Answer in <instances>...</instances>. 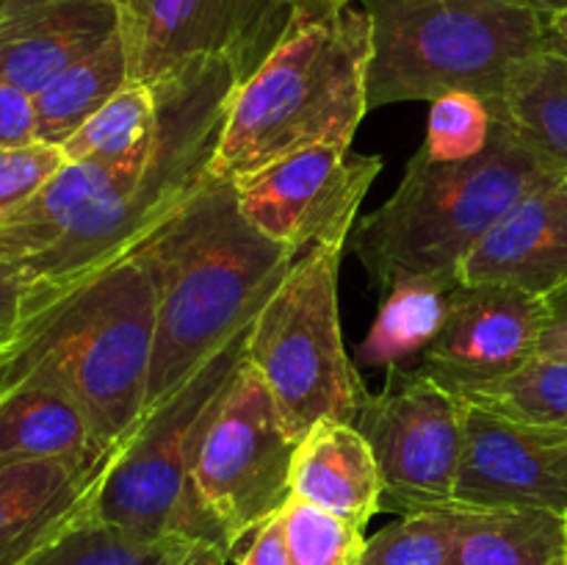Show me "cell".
Listing matches in <instances>:
<instances>
[{
	"mask_svg": "<svg viewBox=\"0 0 567 565\" xmlns=\"http://www.w3.org/2000/svg\"><path fill=\"white\" fill-rule=\"evenodd\" d=\"M64 164L66 155L59 144L33 142L0 150V222L28 203Z\"/></svg>",
	"mask_w": 567,
	"mask_h": 565,
	"instance_id": "obj_31",
	"label": "cell"
},
{
	"mask_svg": "<svg viewBox=\"0 0 567 565\" xmlns=\"http://www.w3.org/2000/svg\"><path fill=\"white\" fill-rule=\"evenodd\" d=\"M155 343V286L136 255L55 291H28L0 347V391L48 380L81 402L105 449L144 419Z\"/></svg>",
	"mask_w": 567,
	"mask_h": 565,
	"instance_id": "obj_2",
	"label": "cell"
},
{
	"mask_svg": "<svg viewBox=\"0 0 567 565\" xmlns=\"http://www.w3.org/2000/svg\"><path fill=\"white\" fill-rule=\"evenodd\" d=\"M33 142H39L33 94L0 81V150L25 147Z\"/></svg>",
	"mask_w": 567,
	"mask_h": 565,
	"instance_id": "obj_32",
	"label": "cell"
},
{
	"mask_svg": "<svg viewBox=\"0 0 567 565\" xmlns=\"http://www.w3.org/2000/svg\"><path fill=\"white\" fill-rule=\"evenodd\" d=\"M452 288L426 277H404L382 291V305L358 360L365 366L399 369L404 360L424 355L443 330Z\"/></svg>",
	"mask_w": 567,
	"mask_h": 565,
	"instance_id": "obj_24",
	"label": "cell"
},
{
	"mask_svg": "<svg viewBox=\"0 0 567 565\" xmlns=\"http://www.w3.org/2000/svg\"><path fill=\"white\" fill-rule=\"evenodd\" d=\"M230 554L208 541H194L177 565H227Z\"/></svg>",
	"mask_w": 567,
	"mask_h": 565,
	"instance_id": "obj_37",
	"label": "cell"
},
{
	"mask_svg": "<svg viewBox=\"0 0 567 565\" xmlns=\"http://www.w3.org/2000/svg\"><path fill=\"white\" fill-rule=\"evenodd\" d=\"M460 510L540 507L567 515V430L465 402Z\"/></svg>",
	"mask_w": 567,
	"mask_h": 565,
	"instance_id": "obj_14",
	"label": "cell"
},
{
	"mask_svg": "<svg viewBox=\"0 0 567 565\" xmlns=\"http://www.w3.org/2000/svg\"><path fill=\"white\" fill-rule=\"evenodd\" d=\"M341 247H310L291 264L247 338V360L299 438L324 419L358 421L365 399L338 316Z\"/></svg>",
	"mask_w": 567,
	"mask_h": 565,
	"instance_id": "obj_8",
	"label": "cell"
},
{
	"mask_svg": "<svg viewBox=\"0 0 567 565\" xmlns=\"http://www.w3.org/2000/svg\"><path fill=\"white\" fill-rule=\"evenodd\" d=\"M557 177L496 122L487 147L468 161H432L419 150L391 197L360 216L349 244L380 294L404 277L454 288L460 266L485 233Z\"/></svg>",
	"mask_w": 567,
	"mask_h": 565,
	"instance_id": "obj_4",
	"label": "cell"
},
{
	"mask_svg": "<svg viewBox=\"0 0 567 565\" xmlns=\"http://www.w3.org/2000/svg\"><path fill=\"white\" fill-rule=\"evenodd\" d=\"M493 125L491 105L480 94L446 92L432 100L421 150L432 161H468L487 147Z\"/></svg>",
	"mask_w": 567,
	"mask_h": 565,
	"instance_id": "obj_30",
	"label": "cell"
},
{
	"mask_svg": "<svg viewBox=\"0 0 567 565\" xmlns=\"http://www.w3.org/2000/svg\"><path fill=\"white\" fill-rule=\"evenodd\" d=\"M238 565H291L288 563L286 537H282L280 513L271 515L252 532V541H249L247 552L238 557Z\"/></svg>",
	"mask_w": 567,
	"mask_h": 565,
	"instance_id": "obj_35",
	"label": "cell"
},
{
	"mask_svg": "<svg viewBox=\"0 0 567 565\" xmlns=\"http://www.w3.org/2000/svg\"><path fill=\"white\" fill-rule=\"evenodd\" d=\"M125 83H131V72H127L125 44L116 31L97 50L66 66L42 92L33 94L37 138L61 147Z\"/></svg>",
	"mask_w": 567,
	"mask_h": 565,
	"instance_id": "obj_23",
	"label": "cell"
},
{
	"mask_svg": "<svg viewBox=\"0 0 567 565\" xmlns=\"http://www.w3.org/2000/svg\"><path fill=\"white\" fill-rule=\"evenodd\" d=\"M543 302H546V325H543L537 358L567 360V282L548 291Z\"/></svg>",
	"mask_w": 567,
	"mask_h": 565,
	"instance_id": "obj_34",
	"label": "cell"
},
{
	"mask_svg": "<svg viewBox=\"0 0 567 565\" xmlns=\"http://www.w3.org/2000/svg\"><path fill=\"white\" fill-rule=\"evenodd\" d=\"M457 282L513 286L540 294L567 282V181L526 194L485 233L460 266Z\"/></svg>",
	"mask_w": 567,
	"mask_h": 565,
	"instance_id": "obj_16",
	"label": "cell"
},
{
	"mask_svg": "<svg viewBox=\"0 0 567 565\" xmlns=\"http://www.w3.org/2000/svg\"><path fill=\"white\" fill-rule=\"evenodd\" d=\"M532 6H535L540 14L546 17H554V14H563V11H567V0H529Z\"/></svg>",
	"mask_w": 567,
	"mask_h": 565,
	"instance_id": "obj_39",
	"label": "cell"
},
{
	"mask_svg": "<svg viewBox=\"0 0 567 565\" xmlns=\"http://www.w3.org/2000/svg\"><path fill=\"white\" fill-rule=\"evenodd\" d=\"M374 452L382 510L399 515L460 510L454 502L465 435V402L415 366L391 369L354 421Z\"/></svg>",
	"mask_w": 567,
	"mask_h": 565,
	"instance_id": "obj_10",
	"label": "cell"
},
{
	"mask_svg": "<svg viewBox=\"0 0 567 565\" xmlns=\"http://www.w3.org/2000/svg\"><path fill=\"white\" fill-rule=\"evenodd\" d=\"M131 81L158 86L199 64L247 81L293 22L288 0H111Z\"/></svg>",
	"mask_w": 567,
	"mask_h": 565,
	"instance_id": "obj_11",
	"label": "cell"
},
{
	"mask_svg": "<svg viewBox=\"0 0 567 565\" xmlns=\"http://www.w3.org/2000/svg\"><path fill=\"white\" fill-rule=\"evenodd\" d=\"M158 122V94L147 83H125L64 144L66 161H127L147 153Z\"/></svg>",
	"mask_w": 567,
	"mask_h": 565,
	"instance_id": "obj_26",
	"label": "cell"
},
{
	"mask_svg": "<svg viewBox=\"0 0 567 565\" xmlns=\"http://www.w3.org/2000/svg\"><path fill=\"white\" fill-rule=\"evenodd\" d=\"M194 541L142 537L92 515V507L22 565H177Z\"/></svg>",
	"mask_w": 567,
	"mask_h": 565,
	"instance_id": "obj_25",
	"label": "cell"
},
{
	"mask_svg": "<svg viewBox=\"0 0 567 565\" xmlns=\"http://www.w3.org/2000/svg\"><path fill=\"white\" fill-rule=\"evenodd\" d=\"M120 31L111 0H3L0 81L37 94Z\"/></svg>",
	"mask_w": 567,
	"mask_h": 565,
	"instance_id": "obj_15",
	"label": "cell"
},
{
	"mask_svg": "<svg viewBox=\"0 0 567 565\" xmlns=\"http://www.w3.org/2000/svg\"><path fill=\"white\" fill-rule=\"evenodd\" d=\"M299 441L275 393L244 358L205 419L188 471L194 496L225 532L230 552L291 499Z\"/></svg>",
	"mask_w": 567,
	"mask_h": 565,
	"instance_id": "obj_9",
	"label": "cell"
},
{
	"mask_svg": "<svg viewBox=\"0 0 567 565\" xmlns=\"http://www.w3.org/2000/svg\"><path fill=\"white\" fill-rule=\"evenodd\" d=\"M291 565H360L365 552L363 530L305 499L291 496L280 510Z\"/></svg>",
	"mask_w": 567,
	"mask_h": 565,
	"instance_id": "obj_28",
	"label": "cell"
},
{
	"mask_svg": "<svg viewBox=\"0 0 567 565\" xmlns=\"http://www.w3.org/2000/svg\"><path fill=\"white\" fill-rule=\"evenodd\" d=\"M380 170L377 155L354 153L347 144H319L233 186L255 230L302 255L310 247H347Z\"/></svg>",
	"mask_w": 567,
	"mask_h": 565,
	"instance_id": "obj_12",
	"label": "cell"
},
{
	"mask_svg": "<svg viewBox=\"0 0 567 565\" xmlns=\"http://www.w3.org/2000/svg\"><path fill=\"white\" fill-rule=\"evenodd\" d=\"M546 302L540 294L513 286L457 282L449 294V316L419 369L446 391L468 399L518 374L537 358Z\"/></svg>",
	"mask_w": 567,
	"mask_h": 565,
	"instance_id": "obj_13",
	"label": "cell"
},
{
	"mask_svg": "<svg viewBox=\"0 0 567 565\" xmlns=\"http://www.w3.org/2000/svg\"><path fill=\"white\" fill-rule=\"evenodd\" d=\"M291 496L305 499L365 530L382 510V480L374 452L352 421L324 419L293 452Z\"/></svg>",
	"mask_w": 567,
	"mask_h": 565,
	"instance_id": "obj_19",
	"label": "cell"
},
{
	"mask_svg": "<svg viewBox=\"0 0 567 565\" xmlns=\"http://www.w3.org/2000/svg\"><path fill=\"white\" fill-rule=\"evenodd\" d=\"M230 64H199L158 83V122L138 175L94 199L59 244L20 264L31 291H55L127 258L203 186L238 86Z\"/></svg>",
	"mask_w": 567,
	"mask_h": 565,
	"instance_id": "obj_5",
	"label": "cell"
},
{
	"mask_svg": "<svg viewBox=\"0 0 567 565\" xmlns=\"http://www.w3.org/2000/svg\"><path fill=\"white\" fill-rule=\"evenodd\" d=\"M460 510L402 515L365 537L360 565H452Z\"/></svg>",
	"mask_w": 567,
	"mask_h": 565,
	"instance_id": "obj_29",
	"label": "cell"
},
{
	"mask_svg": "<svg viewBox=\"0 0 567 565\" xmlns=\"http://www.w3.org/2000/svg\"><path fill=\"white\" fill-rule=\"evenodd\" d=\"M371 25V109L474 92L496 109L509 75L551 42L529 0H360Z\"/></svg>",
	"mask_w": 567,
	"mask_h": 565,
	"instance_id": "obj_6",
	"label": "cell"
},
{
	"mask_svg": "<svg viewBox=\"0 0 567 565\" xmlns=\"http://www.w3.org/2000/svg\"><path fill=\"white\" fill-rule=\"evenodd\" d=\"M0 3H3V0H0Z\"/></svg>",
	"mask_w": 567,
	"mask_h": 565,
	"instance_id": "obj_40",
	"label": "cell"
},
{
	"mask_svg": "<svg viewBox=\"0 0 567 565\" xmlns=\"http://www.w3.org/2000/svg\"><path fill=\"white\" fill-rule=\"evenodd\" d=\"M109 463L92 471L44 460L0 469V565H22L75 524L92 507Z\"/></svg>",
	"mask_w": 567,
	"mask_h": 565,
	"instance_id": "obj_18",
	"label": "cell"
},
{
	"mask_svg": "<svg viewBox=\"0 0 567 565\" xmlns=\"http://www.w3.org/2000/svg\"><path fill=\"white\" fill-rule=\"evenodd\" d=\"M371 25L363 9L319 20L293 17L264 64L238 83L208 164L210 181L236 183L319 144L352 147L369 114Z\"/></svg>",
	"mask_w": 567,
	"mask_h": 565,
	"instance_id": "obj_3",
	"label": "cell"
},
{
	"mask_svg": "<svg viewBox=\"0 0 567 565\" xmlns=\"http://www.w3.org/2000/svg\"><path fill=\"white\" fill-rule=\"evenodd\" d=\"M131 255L142 260L155 286V343L144 413L247 330L299 258L249 225L233 183L208 175Z\"/></svg>",
	"mask_w": 567,
	"mask_h": 565,
	"instance_id": "obj_1",
	"label": "cell"
},
{
	"mask_svg": "<svg viewBox=\"0 0 567 565\" xmlns=\"http://www.w3.org/2000/svg\"><path fill=\"white\" fill-rule=\"evenodd\" d=\"M452 565H567V515L540 507L460 510Z\"/></svg>",
	"mask_w": 567,
	"mask_h": 565,
	"instance_id": "obj_22",
	"label": "cell"
},
{
	"mask_svg": "<svg viewBox=\"0 0 567 565\" xmlns=\"http://www.w3.org/2000/svg\"><path fill=\"white\" fill-rule=\"evenodd\" d=\"M72 393L48 380H20L0 391V469L64 463L92 471L114 458Z\"/></svg>",
	"mask_w": 567,
	"mask_h": 565,
	"instance_id": "obj_17",
	"label": "cell"
},
{
	"mask_svg": "<svg viewBox=\"0 0 567 565\" xmlns=\"http://www.w3.org/2000/svg\"><path fill=\"white\" fill-rule=\"evenodd\" d=\"M548 28H551V37L557 39V42H563L567 48V11H563V14L548 17Z\"/></svg>",
	"mask_w": 567,
	"mask_h": 565,
	"instance_id": "obj_38",
	"label": "cell"
},
{
	"mask_svg": "<svg viewBox=\"0 0 567 565\" xmlns=\"http://www.w3.org/2000/svg\"><path fill=\"white\" fill-rule=\"evenodd\" d=\"M249 330L252 325L199 366L169 399L144 413L105 469L92 502L94 518L155 541H208L233 557L225 532L194 496L188 471L205 419L247 358Z\"/></svg>",
	"mask_w": 567,
	"mask_h": 565,
	"instance_id": "obj_7",
	"label": "cell"
},
{
	"mask_svg": "<svg viewBox=\"0 0 567 565\" xmlns=\"http://www.w3.org/2000/svg\"><path fill=\"white\" fill-rule=\"evenodd\" d=\"M147 153L127 161H66L28 203L0 222V264H25L48 253L94 199L138 175Z\"/></svg>",
	"mask_w": 567,
	"mask_h": 565,
	"instance_id": "obj_20",
	"label": "cell"
},
{
	"mask_svg": "<svg viewBox=\"0 0 567 565\" xmlns=\"http://www.w3.org/2000/svg\"><path fill=\"white\" fill-rule=\"evenodd\" d=\"M288 3H291L293 17H299V20H319V17H330L349 9L354 0H288Z\"/></svg>",
	"mask_w": 567,
	"mask_h": 565,
	"instance_id": "obj_36",
	"label": "cell"
},
{
	"mask_svg": "<svg viewBox=\"0 0 567 565\" xmlns=\"http://www.w3.org/2000/svg\"><path fill=\"white\" fill-rule=\"evenodd\" d=\"M28 291H31V280H28L22 266L0 264V347L9 341L11 332L20 325Z\"/></svg>",
	"mask_w": 567,
	"mask_h": 565,
	"instance_id": "obj_33",
	"label": "cell"
},
{
	"mask_svg": "<svg viewBox=\"0 0 567 565\" xmlns=\"http://www.w3.org/2000/svg\"><path fill=\"white\" fill-rule=\"evenodd\" d=\"M493 120L567 181V48L551 42L509 75Z\"/></svg>",
	"mask_w": 567,
	"mask_h": 565,
	"instance_id": "obj_21",
	"label": "cell"
},
{
	"mask_svg": "<svg viewBox=\"0 0 567 565\" xmlns=\"http://www.w3.org/2000/svg\"><path fill=\"white\" fill-rule=\"evenodd\" d=\"M532 424L567 430V360L535 358L518 374L463 399Z\"/></svg>",
	"mask_w": 567,
	"mask_h": 565,
	"instance_id": "obj_27",
	"label": "cell"
}]
</instances>
